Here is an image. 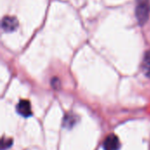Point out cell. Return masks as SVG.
I'll list each match as a JSON object with an SVG mask.
<instances>
[{
  "label": "cell",
  "instance_id": "277c9868",
  "mask_svg": "<svg viewBox=\"0 0 150 150\" xmlns=\"http://www.w3.org/2000/svg\"><path fill=\"white\" fill-rule=\"evenodd\" d=\"M17 112L23 117H30L32 115V107L28 100H20L17 105Z\"/></svg>",
  "mask_w": 150,
  "mask_h": 150
},
{
  "label": "cell",
  "instance_id": "6da1fadb",
  "mask_svg": "<svg viewBox=\"0 0 150 150\" xmlns=\"http://www.w3.org/2000/svg\"><path fill=\"white\" fill-rule=\"evenodd\" d=\"M150 14V0H137L135 7V16L141 25H145Z\"/></svg>",
  "mask_w": 150,
  "mask_h": 150
},
{
  "label": "cell",
  "instance_id": "7a4b0ae2",
  "mask_svg": "<svg viewBox=\"0 0 150 150\" xmlns=\"http://www.w3.org/2000/svg\"><path fill=\"white\" fill-rule=\"evenodd\" d=\"M104 150H120V143L119 138L115 134H109L104 142Z\"/></svg>",
  "mask_w": 150,
  "mask_h": 150
},
{
  "label": "cell",
  "instance_id": "5b68a950",
  "mask_svg": "<svg viewBox=\"0 0 150 150\" xmlns=\"http://www.w3.org/2000/svg\"><path fill=\"white\" fill-rule=\"evenodd\" d=\"M142 69L144 75L150 78V50L146 52L142 63Z\"/></svg>",
  "mask_w": 150,
  "mask_h": 150
},
{
  "label": "cell",
  "instance_id": "3957f363",
  "mask_svg": "<svg viewBox=\"0 0 150 150\" xmlns=\"http://www.w3.org/2000/svg\"><path fill=\"white\" fill-rule=\"evenodd\" d=\"M18 25V22L16 18L6 16L3 18L2 21V27L5 32H13L17 29Z\"/></svg>",
  "mask_w": 150,
  "mask_h": 150
}]
</instances>
